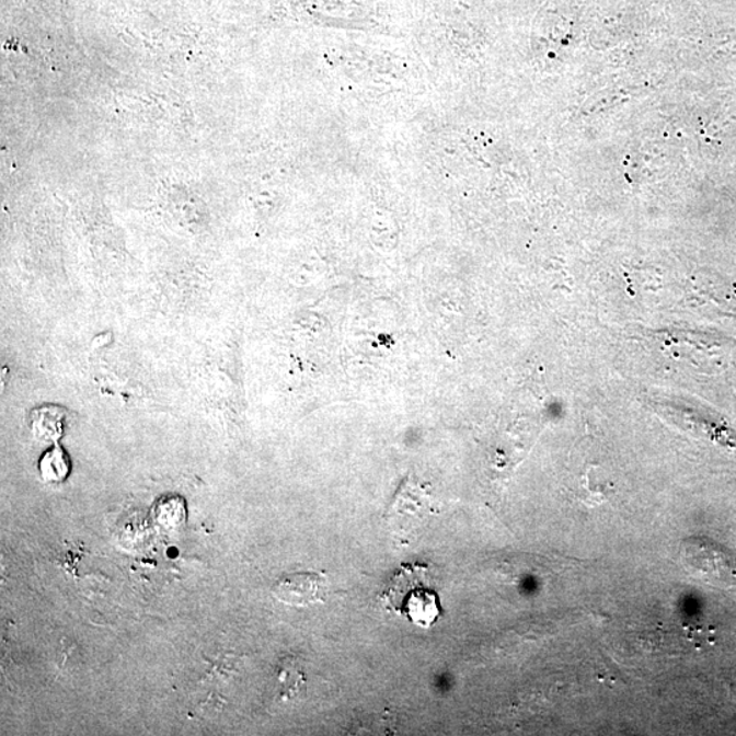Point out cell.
Here are the masks:
<instances>
[{"instance_id":"6da1fadb","label":"cell","mask_w":736,"mask_h":736,"mask_svg":"<svg viewBox=\"0 0 736 736\" xmlns=\"http://www.w3.org/2000/svg\"><path fill=\"white\" fill-rule=\"evenodd\" d=\"M680 560L688 571L717 588H736V555L705 538H689L680 545Z\"/></svg>"},{"instance_id":"5b68a950","label":"cell","mask_w":736,"mask_h":736,"mask_svg":"<svg viewBox=\"0 0 736 736\" xmlns=\"http://www.w3.org/2000/svg\"><path fill=\"white\" fill-rule=\"evenodd\" d=\"M66 422L67 411L58 405L37 406L31 414L32 433L43 442L57 445L66 432Z\"/></svg>"},{"instance_id":"3957f363","label":"cell","mask_w":736,"mask_h":736,"mask_svg":"<svg viewBox=\"0 0 736 736\" xmlns=\"http://www.w3.org/2000/svg\"><path fill=\"white\" fill-rule=\"evenodd\" d=\"M432 511L425 494L415 493L412 488L411 493H405V490L401 488L393 505L389 507L388 521L395 531L412 532L421 527L423 520L432 515Z\"/></svg>"},{"instance_id":"7a4b0ae2","label":"cell","mask_w":736,"mask_h":736,"mask_svg":"<svg viewBox=\"0 0 736 736\" xmlns=\"http://www.w3.org/2000/svg\"><path fill=\"white\" fill-rule=\"evenodd\" d=\"M329 593L325 574L315 572L292 573L273 585L272 595L289 607H309L325 601Z\"/></svg>"},{"instance_id":"277c9868","label":"cell","mask_w":736,"mask_h":736,"mask_svg":"<svg viewBox=\"0 0 736 736\" xmlns=\"http://www.w3.org/2000/svg\"><path fill=\"white\" fill-rule=\"evenodd\" d=\"M414 590L405 593L403 605L400 607V612L409 616L412 623L422 628H432L437 619L440 617V606L438 596L422 584L411 583Z\"/></svg>"},{"instance_id":"8992f818","label":"cell","mask_w":736,"mask_h":736,"mask_svg":"<svg viewBox=\"0 0 736 736\" xmlns=\"http://www.w3.org/2000/svg\"><path fill=\"white\" fill-rule=\"evenodd\" d=\"M38 472L46 483H64L71 472L69 456L60 446L54 445V448L47 450L38 462Z\"/></svg>"}]
</instances>
